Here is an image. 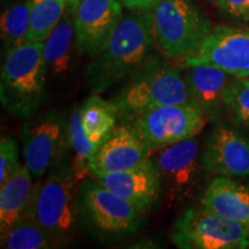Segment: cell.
<instances>
[{
    "label": "cell",
    "instance_id": "cell-1",
    "mask_svg": "<svg viewBox=\"0 0 249 249\" xmlns=\"http://www.w3.org/2000/svg\"><path fill=\"white\" fill-rule=\"evenodd\" d=\"M156 45L152 9L124 15L101 53L87 67L90 91L99 95L127 79L151 57Z\"/></svg>",
    "mask_w": 249,
    "mask_h": 249
},
{
    "label": "cell",
    "instance_id": "cell-2",
    "mask_svg": "<svg viewBox=\"0 0 249 249\" xmlns=\"http://www.w3.org/2000/svg\"><path fill=\"white\" fill-rule=\"evenodd\" d=\"M44 42H24L6 51L0 74V101L11 116L31 119L46 101L49 75Z\"/></svg>",
    "mask_w": 249,
    "mask_h": 249
},
{
    "label": "cell",
    "instance_id": "cell-3",
    "mask_svg": "<svg viewBox=\"0 0 249 249\" xmlns=\"http://www.w3.org/2000/svg\"><path fill=\"white\" fill-rule=\"evenodd\" d=\"M127 79L111 99L121 120L132 123L155 108L189 102L180 67L152 55Z\"/></svg>",
    "mask_w": 249,
    "mask_h": 249
},
{
    "label": "cell",
    "instance_id": "cell-4",
    "mask_svg": "<svg viewBox=\"0 0 249 249\" xmlns=\"http://www.w3.org/2000/svg\"><path fill=\"white\" fill-rule=\"evenodd\" d=\"M77 216L87 233L104 244H112L135 234L145 214L93 178H86L77 191Z\"/></svg>",
    "mask_w": 249,
    "mask_h": 249
},
{
    "label": "cell",
    "instance_id": "cell-5",
    "mask_svg": "<svg viewBox=\"0 0 249 249\" xmlns=\"http://www.w3.org/2000/svg\"><path fill=\"white\" fill-rule=\"evenodd\" d=\"M79 182L71 160L66 158L34 188L29 217L53 236L59 247L73 240L79 223Z\"/></svg>",
    "mask_w": 249,
    "mask_h": 249
},
{
    "label": "cell",
    "instance_id": "cell-6",
    "mask_svg": "<svg viewBox=\"0 0 249 249\" xmlns=\"http://www.w3.org/2000/svg\"><path fill=\"white\" fill-rule=\"evenodd\" d=\"M152 13L156 44L173 61L192 53L213 28L193 0H160Z\"/></svg>",
    "mask_w": 249,
    "mask_h": 249
},
{
    "label": "cell",
    "instance_id": "cell-7",
    "mask_svg": "<svg viewBox=\"0 0 249 249\" xmlns=\"http://www.w3.org/2000/svg\"><path fill=\"white\" fill-rule=\"evenodd\" d=\"M180 249L249 248V226L204 208H189L180 214L170 232Z\"/></svg>",
    "mask_w": 249,
    "mask_h": 249
},
{
    "label": "cell",
    "instance_id": "cell-8",
    "mask_svg": "<svg viewBox=\"0 0 249 249\" xmlns=\"http://www.w3.org/2000/svg\"><path fill=\"white\" fill-rule=\"evenodd\" d=\"M208 121L203 112L188 102L155 108L134 119L130 124L154 154L197 136Z\"/></svg>",
    "mask_w": 249,
    "mask_h": 249
},
{
    "label": "cell",
    "instance_id": "cell-9",
    "mask_svg": "<svg viewBox=\"0 0 249 249\" xmlns=\"http://www.w3.org/2000/svg\"><path fill=\"white\" fill-rule=\"evenodd\" d=\"M154 154V161L160 176L161 194L169 203L181 205L193 200L200 189L202 171H204L200 142L196 136Z\"/></svg>",
    "mask_w": 249,
    "mask_h": 249
},
{
    "label": "cell",
    "instance_id": "cell-10",
    "mask_svg": "<svg viewBox=\"0 0 249 249\" xmlns=\"http://www.w3.org/2000/svg\"><path fill=\"white\" fill-rule=\"evenodd\" d=\"M68 149V121L58 112H45L23 126V160L34 178H43L66 160Z\"/></svg>",
    "mask_w": 249,
    "mask_h": 249
},
{
    "label": "cell",
    "instance_id": "cell-11",
    "mask_svg": "<svg viewBox=\"0 0 249 249\" xmlns=\"http://www.w3.org/2000/svg\"><path fill=\"white\" fill-rule=\"evenodd\" d=\"M210 65L235 77L249 75V28L217 26L179 67Z\"/></svg>",
    "mask_w": 249,
    "mask_h": 249
},
{
    "label": "cell",
    "instance_id": "cell-12",
    "mask_svg": "<svg viewBox=\"0 0 249 249\" xmlns=\"http://www.w3.org/2000/svg\"><path fill=\"white\" fill-rule=\"evenodd\" d=\"M123 17L119 0H80L73 7L75 51L91 58L101 53Z\"/></svg>",
    "mask_w": 249,
    "mask_h": 249
},
{
    "label": "cell",
    "instance_id": "cell-13",
    "mask_svg": "<svg viewBox=\"0 0 249 249\" xmlns=\"http://www.w3.org/2000/svg\"><path fill=\"white\" fill-rule=\"evenodd\" d=\"M201 160L209 176L248 178L249 138L234 127L218 123L205 141Z\"/></svg>",
    "mask_w": 249,
    "mask_h": 249
},
{
    "label": "cell",
    "instance_id": "cell-14",
    "mask_svg": "<svg viewBox=\"0 0 249 249\" xmlns=\"http://www.w3.org/2000/svg\"><path fill=\"white\" fill-rule=\"evenodd\" d=\"M91 176L103 187L128 201L143 214L150 213L160 198V171L151 158L133 169L119 172L93 173Z\"/></svg>",
    "mask_w": 249,
    "mask_h": 249
},
{
    "label": "cell",
    "instance_id": "cell-15",
    "mask_svg": "<svg viewBox=\"0 0 249 249\" xmlns=\"http://www.w3.org/2000/svg\"><path fill=\"white\" fill-rule=\"evenodd\" d=\"M180 70L189 103L200 108L209 121L219 123L225 113L226 90L235 76L210 65H195Z\"/></svg>",
    "mask_w": 249,
    "mask_h": 249
},
{
    "label": "cell",
    "instance_id": "cell-16",
    "mask_svg": "<svg viewBox=\"0 0 249 249\" xmlns=\"http://www.w3.org/2000/svg\"><path fill=\"white\" fill-rule=\"evenodd\" d=\"M151 151L132 124L116 127L99 145L90 161V173L119 172L139 166L150 158Z\"/></svg>",
    "mask_w": 249,
    "mask_h": 249
},
{
    "label": "cell",
    "instance_id": "cell-17",
    "mask_svg": "<svg viewBox=\"0 0 249 249\" xmlns=\"http://www.w3.org/2000/svg\"><path fill=\"white\" fill-rule=\"evenodd\" d=\"M201 207L249 226V186L226 177H214L201 198Z\"/></svg>",
    "mask_w": 249,
    "mask_h": 249
},
{
    "label": "cell",
    "instance_id": "cell-18",
    "mask_svg": "<svg viewBox=\"0 0 249 249\" xmlns=\"http://www.w3.org/2000/svg\"><path fill=\"white\" fill-rule=\"evenodd\" d=\"M34 188L33 174L26 164L0 185V233L29 217Z\"/></svg>",
    "mask_w": 249,
    "mask_h": 249
},
{
    "label": "cell",
    "instance_id": "cell-19",
    "mask_svg": "<svg viewBox=\"0 0 249 249\" xmlns=\"http://www.w3.org/2000/svg\"><path fill=\"white\" fill-rule=\"evenodd\" d=\"M73 49H75L73 7L68 6L60 22L44 40L43 57L49 79H55L70 71Z\"/></svg>",
    "mask_w": 249,
    "mask_h": 249
},
{
    "label": "cell",
    "instance_id": "cell-20",
    "mask_svg": "<svg viewBox=\"0 0 249 249\" xmlns=\"http://www.w3.org/2000/svg\"><path fill=\"white\" fill-rule=\"evenodd\" d=\"M83 127L93 144L101 145L116 128L118 114L111 101L92 93L80 107Z\"/></svg>",
    "mask_w": 249,
    "mask_h": 249
},
{
    "label": "cell",
    "instance_id": "cell-21",
    "mask_svg": "<svg viewBox=\"0 0 249 249\" xmlns=\"http://www.w3.org/2000/svg\"><path fill=\"white\" fill-rule=\"evenodd\" d=\"M0 234V245L5 249H50L59 247L53 236L30 217L24 218Z\"/></svg>",
    "mask_w": 249,
    "mask_h": 249
},
{
    "label": "cell",
    "instance_id": "cell-22",
    "mask_svg": "<svg viewBox=\"0 0 249 249\" xmlns=\"http://www.w3.org/2000/svg\"><path fill=\"white\" fill-rule=\"evenodd\" d=\"M68 140L70 149L73 152L71 160L74 172L79 181L88 178L90 173V161L97 151L98 145L93 144L87 135L83 127L82 114L80 107L71 112L68 119Z\"/></svg>",
    "mask_w": 249,
    "mask_h": 249
},
{
    "label": "cell",
    "instance_id": "cell-23",
    "mask_svg": "<svg viewBox=\"0 0 249 249\" xmlns=\"http://www.w3.org/2000/svg\"><path fill=\"white\" fill-rule=\"evenodd\" d=\"M30 28L26 42H44L64 17L65 0H29Z\"/></svg>",
    "mask_w": 249,
    "mask_h": 249
},
{
    "label": "cell",
    "instance_id": "cell-24",
    "mask_svg": "<svg viewBox=\"0 0 249 249\" xmlns=\"http://www.w3.org/2000/svg\"><path fill=\"white\" fill-rule=\"evenodd\" d=\"M1 42L5 52L26 42L30 28V1L13 2L1 14Z\"/></svg>",
    "mask_w": 249,
    "mask_h": 249
},
{
    "label": "cell",
    "instance_id": "cell-25",
    "mask_svg": "<svg viewBox=\"0 0 249 249\" xmlns=\"http://www.w3.org/2000/svg\"><path fill=\"white\" fill-rule=\"evenodd\" d=\"M224 105L232 123L249 133V80L234 77L226 90Z\"/></svg>",
    "mask_w": 249,
    "mask_h": 249
},
{
    "label": "cell",
    "instance_id": "cell-26",
    "mask_svg": "<svg viewBox=\"0 0 249 249\" xmlns=\"http://www.w3.org/2000/svg\"><path fill=\"white\" fill-rule=\"evenodd\" d=\"M22 165L18 160V147L13 138H1L0 140V185L13 177Z\"/></svg>",
    "mask_w": 249,
    "mask_h": 249
},
{
    "label": "cell",
    "instance_id": "cell-27",
    "mask_svg": "<svg viewBox=\"0 0 249 249\" xmlns=\"http://www.w3.org/2000/svg\"><path fill=\"white\" fill-rule=\"evenodd\" d=\"M213 4L225 17L249 23V0H213Z\"/></svg>",
    "mask_w": 249,
    "mask_h": 249
},
{
    "label": "cell",
    "instance_id": "cell-28",
    "mask_svg": "<svg viewBox=\"0 0 249 249\" xmlns=\"http://www.w3.org/2000/svg\"><path fill=\"white\" fill-rule=\"evenodd\" d=\"M129 11H151L160 0H119Z\"/></svg>",
    "mask_w": 249,
    "mask_h": 249
},
{
    "label": "cell",
    "instance_id": "cell-29",
    "mask_svg": "<svg viewBox=\"0 0 249 249\" xmlns=\"http://www.w3.org/2000/svg\"><path fill=\"white\" fill-rule=\"evenodd\" d=\"M65 1L67 2L68 6H71V7H74V6H75L77 2L80 1V0H65Z\"/></svg>",
    "mask_w": 249,
    "mask_h": 249
},
{
    "label": "cell",
    "instance_id": "cell-30",
    "mask_svg": "<svg viewBox=\"0 0 249 249\" xmlns=\"http://www.w3.org/2000/svg\"><path fill=\"white\" fill-rule=\"evenodd\" d=\"M246 79H247V80H249V75H248L247 77H246Z\"/></svg>",
    "mask_w": 249,
    "mask_h": 249
},
{
    "label": "cell",
    "instance_id": "cell-31",
    "mask_svg": "<svg viewBox=\"0 0 249 249\" xmlns=\"http://www.w3.org/2000/svg\"><path fill=\"white\" fill-rule=\"evenodd\" d=\"M211 1H213V0H211Z\"/></svg>",
    "mask_w": 249,
    "mask_h": 249
},
{
    "label": "cell",
    "instance_id": "cell-32",
    "mask_svg": "<svg viewBox=\"0 0 249 249\" xmlns=\"http://www.w3.org/2000/svg\"><path fill=\"white\" fill-rule=\"evenodd\" d=\"M248 186H249V185H248Z\"/></svg>",
    "mask_w": 249,
    "mask_h": 249
}]
</instances>
